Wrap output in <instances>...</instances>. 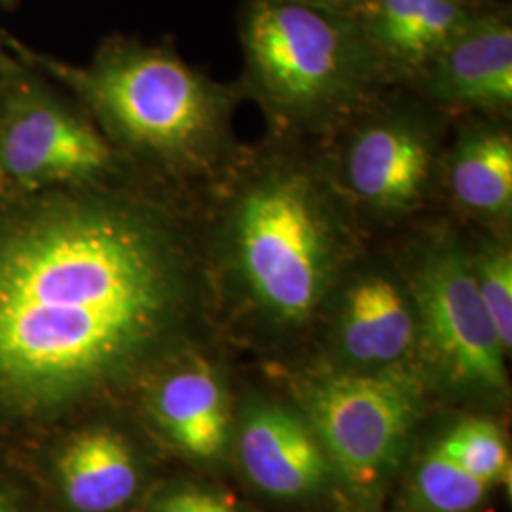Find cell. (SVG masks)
Wrapping results in <instances>:
<instances>
[{"label": "cell", "instance_id": "obj_1", "mask_svg": "<svg viewBox=\"0 0 512 512\" xmlns=\"http://www.w3.org/2000/svg\"><path fill=\"white\" fill-rule=\"evenodd\" d=\"M209 291L198 215L99 183L0 219V406L44 416L181 348Z\"/></svg>", "mask_w": 512, "mask_h": 512}, {"label": "cell", "instance_id": "obj_2", "mask_svg": "<svg viewBox=\"0 0 512 512\" xmlns=\"http://www.w3.org/2000/svg\"><path fill=\"white\" fill-rule=\"evenodd\" d=\"M198 205L207 287L219 285L275 332L321 317L372 238L315 145L270 137L243 148Z\"/></svg>", "mask_w": 512, "mask_h": 512}, {"label": "cell", "instance_id": "obj_3", "mask_svg": "<svg viewBox=\"0 0 512 512\" xmlns=\"http://www.w3.org/2000/svg\"><path fill=\"white\" fill-rule=\"evenodd\" d=\"M71 82L110 139L183 184L200 203L238 160L234 114L243 93L179 55L114 42Z\"/></svg>", "mask_w": 512, "mask_h": 512}, {"label": "cell", "instance_id": "obj_4", "mask_svg": "<svg viewBox=\"0 0 512 512\" xmlns=\"http://www.w3.org/2000/svg\"><path fill=\"white\" fill-rule=\"evenodd\" d=\"M241 46L239 90L279 141L319 145L393 86L353 14L313 0H249Z\"/></svg>", "mask_w": 512, "mask_h": 512}, {"label": "cell", "instance_id": "obj_5", "mask_svg": "<svg viewBox=\"0 0 512 512\" xmlns=\"http://www.w3.org/2000/svg\"><path fill=\"white\" fill-rule=\"evenodd\" d=\"M442 116L416 95L385 90L315 145L370 236L416 219L442 194Z\"/></svg>", "mask_w": 512, "mask_h": 512}, {"label": "cell", "instance_id": "obj_6", "mask_svg": "<svg viewBox=\"0 0 512 512\" xmlns=\"http://www.w3.org/2000/svg\"><path fill=\"white\" fill-rule=\"evenodd\" d=\"M395 258L418 315V365L459 389L495 393L507 385V349L484 308L459 219L410 226Z\"/></svg>", "mask_w": 512, "mask_h": 512}, {"label": "cell", "instance_id": "obj_7", "mask_svg": "<svg viewBox=\"0 0 512 512\" xmlns=\"http://www.w3.org/2000/svg\"><path fill=\"white\" fill-rule=\"evenodd\" d=\"M421 397L420 366H401L330 372L310 385L306 403L329 463L353 488L370 490L401 458Z\"/></svg>", "mask_w": 512, "mask_h": 512}, {"label": "cell", "instance_id": "obj_8", "mask_svg": "<svg viewBox=\"0 0 512 512\" xmlns=\"http://www.w3.org/2000/svg\"><path fill=\"white\" fill-rule=\"evenodd\" d=\"M330 348L342 370L418 365V315L395 253L365 249L330 294Z\"/></svg>", "mask_w": 512, "mask_h": 512}, {"label": "cell", "instance_id": "obj_9", "mask_svg": "<svg viewBox=\"0 0 512 512\" xmlns=\"http://www.w3.org/2000/svg\"><path fill=\"white\" fill-rule=\"evenodd\" d=\"M116 152L95 129L37 93L8 103L0 128V171L21 186L101 183Z\"/></svg>", "mask_w": 512, "mask_h": 512}, {"label": "cell", "instance_id": "obj_10", "mask_svg": "<svg viewBox=\"0 0 512 512\" xmlns=\"http://www.w3.org/2000/svg\"><path fill=\"white\" fill-rule=\"evenodd\" d=\"M440 114L505 118L512 109V25L480 10L408 84Z\"/></svg>", "mask_w": 512, "mask_h": 512}, {"label": "cell", "instance_id": "obj_11", "mask_svg": "<svg viewBox=\"0 0 512 512\" xmlns=\"http://www.w3.org/2000/svg\"><path fill=\"white\" fill-rule=\"evenodd\" d=\"M238 454L249 480L275 499L317 494L329 475V459L310 423L279 404H256L245 412Z\"/></svg>", "mask_w": 512, "mask_h": 512}, {"label": "cell", "instance_id": "obj_12", "mask_svg": "<svg viewBox=\"0 0 512 512\" xmlns=\"http://www.w3.org/2000/svg\"><path fill=\"white\" fill-rule=\"evenodd\" d=\"M442 194L456 219L509 232L512 219V135L505 118L469 116L446 145Z\"/></svg>", "mask_w": 512, "mask_h": 512}, {"label": "cell", "instance_id": "obj_13", "mask_svg": "<svg viewBox=\"0 0 512 512\" xmlns=\"http://www.w3.org/2000/svg\"><path fill=\"white\" fill-rule=\"evenodd\" d=\"M480 10L476 0H363L353 18L391 84L408 86Z\"/></svg>", "mask_w": 512, "mask_h": 512}, {"label": "cell", "instance_id": "obj_14", "mask_svg": "<svg viewBox=\"0 0 512 512\" xmlns=\"http://www.w3.org/2000/svg\"><path fill=\"white\" fill-rule=\"evenodd\" d=\"M175 357L152 397L156 420L184 454L217 458L224 452L230 431L219 366L198 351L179 349Z\"/></svg>", "mask_w": 512, "mask_h": 512}, {"label": "cell", "instance_id": "obj_15", "mask_svg": "<svg viewBox=\"0 0 512 512\" xmlns=\"http://www.w3.org/2000/svg\"><path fill=\"white\" fill-rule=\"evenodd\" d=\"M65 501L76 512H114L139 488V465L120 433L95 427L67 442L57 459Z\"/></svg>", "mask_w": 512, "mask_h": 512}, {"label": "cell", "instance_id": "obj_16", "mask_svg": "<svg viewBox=\"0 0 512 512\" xmlns=\"http://www.w3.org/2000/svg\"><path fill=\"white\" fill-rule=\"evenodd\" d=\"M476 291L494 323L497 336L512 348V249L509 232L480 226L465 230Z\"/></svg>", "mask_w": 512, "mask_h": 512}, {"label": "cell", "instance_id": "obj_17", "mask_svg": "<svg viewBox=\"0 0 512 512\" xmlns=\"http://www.w3.org/2000/svg\"><path fill=\"white\" fill-rule=\"evenodd\" d=\"M488 484L431 448L414 476V505L420 512H473L486 499Z\"/></svg>", "mask_w": 512, "mask_h": 512}, {"label": "cell", "instance_id": "obj_18", "mask_svg": "<svg viewBox=\"0 0 512 512\" xmlns=\"http://www.w3.org/2000/svg\"><path fill=\"white\" fill-rule=\"evenodd\" d=\"M437 448L463 471L488 486L511 480V454L501 429L492 421L480 418L459 421Z\"/></svg>", "mask_w": 512, "mask_h": 512}, {"label": "cell", "instance_id": "obj_19", "mask_svg": "<svg viewBox=\"0 0 512 512\" xmlns=\"http://www.w3.org/2000/svg\"><path fill=\"white\" fill-rule=\"evenodd\" d=\"M152 512H236L222 499L194 488H183L162 495Z\"/></svg>", "mask_w": 512, "mask_h": 512}, {"label": "cell", "instance_id": "obj_20", "mask_svg": "<svg viewBox=\"0 0 512 512\" xmlns=\"http://www.w3.org/2000/svg\"><path fill=\"white\" fill-rule=\"evenodd\" d=\"M313 2L325 4V6L334 8V10H340V12H348V14H353V12L359 8V4H361L363 0H313Z\"/></svg>", "mask_w": 512, "mask_h": 512}, {"label": "cell", "instance_id": "obj_21", "mask_svg": "<svg viewBox=\"0 0 512 512\" xmlns=\"http://www.w3.org/2000/svg\"><path fill=\"white\" fill-rule=\"evenodd\" d=\"M0 512H19L16 501L2 490H0Z\"/></svg>", "mask_w": 512, "mask_h": 512}]
</instances>
